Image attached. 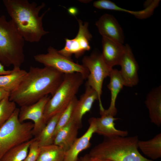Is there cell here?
Returning a JSON list of instances; mask_svg holds the SVG:
<instances>
[{
	"label": "cell",
	"instance_id": "cell-1",
	"mask_svg": "<svg viewBox=\"0 0 161 161\" xmlns=\"http://www.w3.org/2000/svg\"><path fill=\"white\" fill-rule=\"evenodd\" d=\"M64 74L48 67L31 66L9 100L20 107L34 103L50 94L52 96L62 83Z\"/></svg>",
	"mask_w": 161,
	"mask_h": 161
},
{
	"label": "cell",
	"instance_id": "cell-2",
	"mask_svg": "<svg viewBox=\"0 0 161 161\" xmlns=\"http://www.w3.org/2000/svg\"><path fill=\"white\" fill-rule=\"evenodd\" d=\"M3 2L11 21L25 41L38 42L49 33L44 30L42 20L49 9L39 16L40 10L45 6L44 3L38 5L27 0H3Z\"/></svg>",
	"mask_w": 161,
	"mask_h": 161
},
{
	"label": "cell",
	"instance_id": "cell-3",
	"mask_svg": "<svg viewBox=\"0 0 161 161\" xmlns=\"http://www.w3.org/2000/svg\"><path fill=\"white\" fill-rule=\"evenodd\" d=\"M137 136L105 137L90 151V157L112 161H154L142 155L138 150Z\"/></svg>",
	"mask_w": 161,
	"mask_h": 161
},
{
	"label": "cell",
	"instance_id": "cell-4",
	"mask_svg": "<svg viewBox=\"0 0 161 161\" xmlns=\"http://www.w3.org/2000/svg\"><path fill=\"white\" fill-rule=\"evenodd\" d=\"M25 41L11 20L0 16V63L4 66H13L20 69L24 61Z\"/></svg>",
	"mask_w": 161,
	"mask_h": 161
},
{
	"label": "cell",
	"instance_id": "cell-5",
	"mask_svg": "<svg viewBox=\"0 0 161 161\" xmlns=\"http://www.w3.org/2000/svg\"><path fill=\"white\" fill-rule=\"evenodd\" d=\"M19 109L16 108L10 118L0 127V159L9 150L34 137V124L31 122H21Z\"/></svg>",
	"mask_w": 161,
	"mask_h": 161
},
{
	"label": "cell",
	"instance_id": "cell-6",
	"mask_svg": "<svg viewBox=\"0 0 161 161\" xmlns=\"http://www.w3.org/2000/svg\"><path fill=\"white\" fill-rule=\"evenodd\" d=\"M85 80L78 73L64 75L62 83L46 105L44 115L46 123L52 116L66 108Z\"/></svg>",
	"mask_w": 161,
	"mask_h": 161
},
{
	"label": "cell",
	"instance_id": "cell-7",
	"mask_svg": "<svg viewBox=\"0 0 161 161\" xmlns=\"http://www.w3.org/2000/svg\"><path fill=\"white\" fill-rule=\"evenodd\" d=\"M82 65L89 72L86 83L97 92L98 97L100 110L104 108L101 102V97L104 79L109 76L112 69L105 62L101 53L97 51L93 52L89 55L84 57Z\"/></svg>",
	"mask_w": 161,
	"mask_h": 161
},
{
	"label": "cell",
	"instance_id": "cell-8",
	"mask_svg": "<svg viewBox=\"0 0 161 161\" xmlns=\"http://www.w3.org/2000/svg\"><path fill=\"white\" fill-rule=\"evenodd\" d=\"M47 51L46 54L34 55L33 58L35 61L64 74L78 73L85 79H87L89 72L83 65L75 63L71 58L63 55L52 47H49Z\"/></svg>",
	"mask_w": 161,
	"mask_h": 161
},
{
	"label": "cell",
	"instance_id": "cell-9",
	"mask_svg": "<svg viewBox=\"0 0 161 161\" xmlns=\"http://www.w3.org/2000/svg\"><path fill=\"white\" fill-rule=\"evenodd\" d=\"M79 24V30L76 36L73 39H65V44L64 47L58 50L63 55L71 58L74 55L76 58H78L91 48L89 41L92 38L91 34L88 29V23L78 20Z\"/></svg>",
	"mask_w": 161,
	"mask_h": 161
},
{
	"label": "cell",
	"instance_id": "cell-10",
	"mask_svg": "<svg viewBox=\"0 0 161 161\" xmlns=\"http://www.w3.org/2000/svg\"><path fill=\"white\" fill-rule=\"evenodd\" d=\"M50 97L47 95L32 104L20 107L18 119L21 122L27 120L33 121L34 137L37 136L45 126L44 112L46 105Z\"/></svg>",
	"mask_w": 161,
	"mask_h": 161
},
{
	"label": "cell",
	"instance_id": "cell-11",
	"mask_svg": "<svg viewBox=\"0 0 161 161\" xmlns=\"http://www.w3.org/2000/svg\"><path fill=\"white\" fill-rule=\"evenodd\" d=\"M119 65V70L124 86L132 87L137 85L139 81L138 64L131 48L128 44L124 45V52Z\"/></svg>",
	"mask_w": 161,
	"mask_h": 161
},
{
	"label": "cell",
	"instance_id": "cell-12",
	"mask_svg": "<svg viewBox=\"0 0 161 161\" xmlns=\"http://www.w3.org/2000/svg\"><path fill=\"white\" fill-rule=\"evenodd\" d=\"M95 25L102 37L123 44L124 36L123 30L112 15L108 14L103 15L96 22Z\"/></svg>",
	"mask_w": 161,
	"mask_h": 161
},
{
	"label": "cell",
	"instance_id": "cell-13",
	"mask_svg": "<svg viewBox=\"0 0 161 161\" xmlns=\"http://www.w3.org/2000/svg\"><path fill=\"white\" fill-rule=\"evenodd\" d=\"M89 127L80 137L77 138L69 148L66 151L64 161H80L79 154L91 146L90 140L96 131V118L89 120Z\"/></svg>",
	"mask_w": 161,
	"mask_h": 161
},
{
	"label": "cell",
	"instance_id": "cell-14",
	"mask_svg": "<svg viewBox=\"0 0 161 161\" xmlns=\"http://www.w3.org/2000/svg\"><path fill=\"white\" fill-rule=\"evenodd\" d=\"M96 100H98L97 92L86 83L85 92L78 100L71 119L80 128L82 126V120L83 116L90 110Z\"/></svg>",
	"mask_w": 161,
	"mask_h": 161
},
{
	"label": "cell",
	"instance_id": "cell-15",
	"mask_svg": "<svg viewBox=\"0 0 161 161\" xmlns=\"http://www.w3.org/2000/svg\"><path fill=\"white\" fill-rule=\"evenodd\" d=\"M103 58L106 63L110 67L119 65L124 50L123 44L102 37Z\"/></svg>",
	"mask_w": 161,
	"mask_h": 161
},
{
	"label": "cell",
	"instance_id": "cell-16",
	"mask_svg": "<svg viewBox=\"0 0 161 161\" xmlns=\"http://www.w3.org/2000/svg\"><path fill=\"white\" fill-rule=\"evenodd\" d=\"M158 0L150 1L146 5L145 8L143 10L133 11L122 8L115 3L108 0H99L94 2V6L99 9L108 10L128 12L134 15L136 18L143 19L151 16L154 9L157 6L159 2Z\"/></svg>",
	"mask_w": 161,
	"mask_h": 161
},
{
	"label": "cell",
	"instance_id": "cell-17",
	"mask_svg": "<svg viewBox=\"0 0 161 161\" xmlns=\"http://www.w3.org/2000/svg\"><path fill=\"white\" fill-rule=\"evenodd\" d=\"M109 77L110 82L107 85L108 88L111 92V101L109 108L100 111V114H104L114 117L117 114V110L115 106V102L118 95L124 86V82L119 70L112 69Z\"/></svg>",
	"mask_w": 161,
	"mask_h": 161
},
{
	"label": "cell",
	"instance_id": "cell-18",
	"mask_svg": "<svg viewBox=\"0 0 161 161\" xmlns=\"http://www.w3.org/2000/svg\"><path fill=\"white\" fill-rule=\"evenodd\" d=\"M80 128L71 120L57 132L54 137L53 144L60 146L66 151L77 138L78 130Z\"/></svg>",
	"mask_w": 161,
	"mask_h": 161
},
{
	"label": "cell",
	"instance_id": "cell-19",
	"mask_svg": "<svg viewBox=\"0 0 161 161\" xmlns=\"http://www.w3.org/2000/svg\"><path fill=\"white\" fill-rule=\"evenodd\" d=\"M100 117L96 118L95 133L104 136L105 137H111L116 136L126 137L128 134L127 131L117 129L114 121L118 118L104 114H100Z\"/></svg>",
	"mask_w": 161,
	"mask_h": 161
},
{
	"label": "cell",
	"instance_id": "cell-20",
	"mask_svg": "<svg viewBox=\"0 0 161 161\" xmlns=\"http://www.w3.org/2000/svg\"><path fill=\"white\" fill-rule=\"evenodd\" d=\"M151 121L157 126L161 125V86L153 88L148 94L145 101Z\"/></svg>",
	"mask_w": 161,
	"mask_h": 161
},
{
	"label": "cell",
	"instance_id": "cell-21",
	"mask_svg": "<svg viewBox=\"0 0 161 161\" xmlns=\"http://www.w3.org/2000/svg\"><path fill=\"white\" fill-rule=\"evenodd\" d=\"M138 148L143 153L152 160L161 157V133L147 141L139 140Z\"/></svg>",
	"mask_w": 161,
	"mask_h": 161
},
{
	"label": "cell",
	"instance_id": "cell-22",
	"mask_svg": "<svg viewBox=\"0 0 161 161\" xmlns=\"http://www.w3.org/2000/svg\"><path fill=\"white\" fill-rule=\"evenodd\" d=\"M63 111L52 116L39 134L35 137L41 147L53 144L54 132L60 117Z\"/></svg>",
	"mask_w": 161,
	"mask_h": 161
},
{
	"label": "cell",
	"instance_id": "cell-23",
	"mask_svg": "<svg viewBox=\"0 0 161 161\" xmlns=\"http://www.w3.org/2000/svg\"><path fill=\"white\" fill-rule=\"evenodd\" d=\"M13 70L9 74L0 75V88L10 93L17 88L27 72L21 69Z\"/></svg>",
	"mask_w": 161,
	"mask_h": 161
},
{
	"label": "cell",
	"instance_id": "cell-24",
	"mask_svg": "<svg viewBox=\"0 0 161 161\" xmlns=\"http://www.w3.org/2000/svg\"><path fill=\"white\" fill-rule=\"evenodd\" d=\"M65 153L62 148L54 144L42 146L36 161H64Z\"/></svg>",
	"mask_w": 161,
	"mask_h": 161
},
{
	"label": "cell",
	"instance_id": "cell-25",
	"mask_svg": "<svg viewBox=\"0 0 161 161\" xmlns=\"http://www.w3.org/2000/svg\"><path fill=\"white\" fill-rule=\"evenodd\" d=\"M32 139L9 150L1 158L0 161H23L27 156Z\"/></svg>",
	"mask_w": 161,
	"mask_h": 161
},
{
	"label": "cell",
	"instance_id": "cell-26",
	"mask_svg": "<svg viewBox=\"0 0 161 161\" xmlns=\"http://www.w3.org/2000/svg\"><path fill=\"white\" fill-rule=\"evenodd\" d=\"M78 100L75 96L62 112L58 122L54 137L59 130L66 125L71 120L73 110Z\"/></svg>",
	"mask_w": 161,
	"mask_h": 161
},
{
	"label": "cell",
	"instance_id": "cell-27",
	"mask_svg": "<svg viewBox=\"0 0 161 161\" xmlns=\"http://www.w3.org/2000/svg\"><path fill=\"white\" fill-rule=\"evenodd\" d=\"M16 108V104L9 100V97L0 102V127L10 118Z\"/></svg>",
	"mask_w": 161,
	"mask_h": 161
},
{
	"label": "cell",
	"instance_id": "cell-28",
	"mask_svg": "<svg viewBox=\"0 0 161 161\" xmlns=\"http://www.w3.org/2000/svg\"><path fill=\"white\" fill-rule=\"evenodd\" d=\"M41 148L38 141L34 137L30 145L27 156L23 161H36L40 153Z\"/></svg>",
	"mask_w": 161,
	"mask_h": 161
},
{
	"label": "cell",
	"instance_id": "cell-29",
	"mask_svg": "<svg viewBox=\"0 0 161 161\" xmlns=\"http://www.w3.org/2000/svg\"><path fill=\"white\" fill-rule=\"evenodd\" d=\"M13 71L11 70H6L5 69L4 66L0 63V75L9 74Z\"/></svg>",
	"mask_w": 161,
	"mask_h": 161
},
{
	"label": "cell",
	"instance_id": "cell-30",
	"mask_svg": "<svg viewBox=\"0 0 161 161\" xmlns=\"http://www.w3.org/2000/svg\"><path fill=\"white\" fill-rule=\"evenodd\" d=\"M10 93L0 88V102L4 98L9 97Z\"/></svg>",
	"mask_w": 161,
	"mask_h": 161
},
{
	"label": "cell",
	"instance_id": "cell-31",
	"mask_svg": "<svg viewBox=\"0 0 161 161\" xmlns=\"http://www.w3.org/2000/svg\"><path fill=\"white\" fill-rule=\"evenodd\" d=\"M88 161H112L109 159H104L89 156Z\"/></svg>",
	"mask_w": 161,
	"mask_h": 161
},
{
	"label": "cell",
	"instance_id": "cell-32",
	"mask_svg": "<svg viewBox=\"0 0 161 161\" xmlns=\"http://www.w3.org/2000/svg\"><path fill=\"white\" fill-rule=\"evenodd\" d=\"M68 12L71 14L75 16L77 13V10L75 8L71 7L68 9Z\"/></svg>",
	"mask_w": 161,
	"mask_h": 161
},
{
	"label": "cell",
	"instance_id": "cell-33",
	"mask_svg": "<svg viewBox=\"0 0 161 161\" xmlns=\"http://www.w3.org/2000/svg\"><path fill=\"white\" fill-rule=\"evenodd\" d=\"M89 156V154H85L80 158V161H88Z\"/></svg>",
	"mask_w": 161,
	"mask_h": 161
}]
</instances>
